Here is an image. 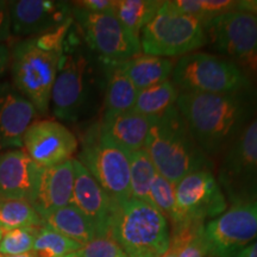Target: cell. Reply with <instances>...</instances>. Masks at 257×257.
Listing matches in <instances>:
<instances>
[{
  "label": "cell",
  "mask_w": 257,
  "mask_h": 257,
  "mask_svg": "<svg viewBox=\"0 0 257 257\" xmlns=\"http://www.w3.org/2000/svg\"><path fill=\"white\" fill-rule=\"evenodd\" d=\"M176 108L205 155L216 156L229 149L257 114V91L180 93Z\"/></svg>",
  "instance_id": "6da1fadb"
},
{
  "label": "cell",
  "mask_w": 257,
  "mask_h": 257,
  "mask_svg": "<svg viewBox=\"0 0 257 257\" xmlns=\"http://www.w3.org/2000/svg\"><path fill=\"white\" fill-rule=\"evenodd\" d=\"M72 25L73 18L41 36L19 40L10 51L12 85L41 114L49 112L64 41Z\"/></svg>",
  "instance_id": "7a4b0ae2"
},
{
  "label": "cell",
  "mask_w": 257,
  "mask_h": 257,
  "mask_svg": "<svg viewBox=\"0 0 257 257\" xmlns=\"http://www.w3.org/2000/svg\"><path fill=\"white\" fill-rule=\"evenodd\" d=\"M144 150L157 174L176 185L199 170H211L213 162L199 148L178 108L152 118Z\"/></svg>",
  "instance_id": "3957f363"
},
{
  "label": "cell",
  "mask_w": 257,
  "mask_h": 257,
  "mask_svg": "<svg viewBox=\"0 0 257 257\" xmlns=\"http://www.w3.org/2000/svg\"><path fill=\"white\" fill-rule=\"evenodd\" d=\"M96 81L94 61L70 28L51 91L50 108L54 117L69 123L86 117L94 102Z\"/></svg>",
  "instance_id": "277c9868"
},
{
  "label": "cell",
  "mask_w": 257,
  "mask_h": 257,
  "mask_svg": "<svg viewBox=\"0 0 257 257\" xmlns=\"http://www.w3.org/2000/svg\"><path fill=\"white\" fill-rule=\"evenodd\" d=\"M110 232L127 257H161L170 242L166 217L149 202L134 198L113 205Z\"/></svg>",
  "instance_id": "5b68a950"
},
{
  "label": "cell",
  "mask_w": 257,
  "mask_h": 257,
  "mask_svg": "<svg viewBox=\"0 0 257 257\" xmlns=\"http://www.w3.org/2000/svg\"><path fill=\"white\" fill-rule=\"evenodd\" d=\"M207 32L197 18L162 2L156 15L143 29L140 42L147 55L173 57L187 55L206 43Z\"/></svg>",
  "instance_id": "8992f818"
},
{
  "label": "cell",
  "mask_w": 257,
  "mask_h": 257,
  "mask_svg": "<svg viewBox=\"0 0 257 257\" xmlns=\"http://www.w3.org/2000/svg\"><path fill=\"white\" fill-rule=\"evenodd\" d=\"M172 82L181 93L226 94L252 87L236 63L205 53L182 56L173 69Z\"/></svg>",
  "instance_id": "52a82bcc"
},
{
  "label": "cell",
  "mask_w": 257,
  "mask_h": 257,
  "mask_svg": "<svg viewBox=\"0 0 257 257\" xmlns=\"http://www.w3.org/2000/svg\"><path fill=\"white\" fill-rule=\"evenodd\" d=\"M76 160L91 173L114 204L131 198L130 154L108 140L99 123L86 130Z\"/></svg>",
  "instance_id": "ba28073f"
},
{
  "label": "cell",
  "mask_w": 257,
  "mask_h": 257,
  "mask_svg": "<svg viewBox=\"0 0 257 257\" xmlns=\"http://www.w3.org/2000/svg\"><path fill=\"white\" fill-rule=\"evenodd\" d=\"M72 15L74 27L101 63H121L140 55V38L123 27L114 12L95 14L73 5Z\"/></svg>",
  "instance_id": "9c48e42d"
},
{
  "label": "cell",
  "mask_w": 257,
  "mask_h": 257,
  "mask_svg": "<svg viewBox=\"0 0 257 257\" xmlns=\"http://www.w3.org/2000/svg\"><path fill=\"white\" fill-rule=\"evenodd\" d=\"M217 180L233 205L257 201V114L224 153Z\"/></svg>",
  "instance_id": "30bf717a"
},
{
  "label": "cell",
  "mask_w": 257,
  "mask_h": 257,
  "mask_svg": "<svg viewBox=\"0 0 257 257\" xmlns=\"http://www.w3.org/2000/svg\"><path fill=\"white\" fill-rule=\"evenodd\" d=\"M214 46L239 69L257 75V16L233 10L206 25ZM246 75V74H245Z\"/></svg>",
  "instance_id": "8fae6325"
},
{
  "label": "cell",
  "mask_w": 257,
  "mask_h": 257,
  "mask_svg": "<svg viewBox=\"0 0 257 257\" xmlns=\"http://www.w3.org/2000/svg\"><path fill=\"white\" fill-rule=\"evenodd\" d=\"M257 239V201L233 205L202 231V245L211 257H229Z\"/></svg>",
  "instance_id": "7c38bea8"
},
{
  "label": "cell",
  "mask_w": 257,
  "mask_h": 257,
  "mask_svg": "<svg viewBox=\"0 0 257 257\" xmlns=\"http://www.w3.org/2000/svg\"><path fill=\"white\" fill-rule=\"evenodd\" d=\"M175 219L173 227L185 223H204L226 210V199L212 170H199L175 185Z\"/></svg>",
  "instance_id": "4fadbf2b"
},
{
  "label": "cell",
  "mask_w": 257,
  "mask_h": 257,
  "mask_svg": "<svg viewBox=\"0 0 257 257\" xmlns=\"http://www.w3.org/2000/svg\"><path fill=\"white\" fill-rule=\"evenodd\" d=\"M78 138L56 120L32 121L23 136L22 149L40 167H53L72 160L78 152Z\"/></svg>",
  "instance_id": "5bb4252c"
},
{
  "label": "cell",
  "mask_w": 257,
  "mask_h": 257,
  "mask_svg": "<svg viewBox=\"0 0 257 257\" xmlns=\"http://www.w3.org/2000/svg\"><path fill=\"white\" fill-rule=\"evenodd\" d=\"M11 35L18 38L41 36L70 21L73 5L54 0L8 2Z\"/></svg>",
  "instance_id": "9a60e30c"
},
{
  "label": "cell",
  "mask_w": 257,
  "mask_h": 257,
  "mask_svg": "<svg viewBox=\"0 0 257 257\" xmlns=\"http://www.w3.org/2000/svg\"><path fill=\"white\" fill-rule=\"evenodd\" d=\"M74 185L70 204L78 207L94 224L96 236L110 233L114 202L91 173L76 159H73Z\"/></svg>",
  "instance_id": "2e32d148"
},
{
  "label": "cell",
  "mask_w": 257,
  "mask_h": 257,
  "mask_svg": "<svg viewBox=\"0 0 257 257\" xmlns=\"http://www.w3.org/2000/svg\"><path fill=\"white\" fill-rule=\"evenodd\" d=\"M36 110L12 83L0 82V153L22 149L23 136Z\"/></svg>",
  "instance_id": "e0dca14e"
},
{
  "label": "cell",
  "mask_w": 257,
  "mask_h": 257,
  "mask_svg": "<svg viewBox=\"0 0 257 257\" xmlns=\"http://www.w3.org/2000/svg\"><path fill=\"white\" fill-rule=\"evenodd\" d=\"M74 185L73 159L61 165L42 167L30 202L41 218L70 204Z\"/></svg>",
  "instance_id": "ac0fdd59"
},
{
  "label": "cell",
  "mask_w": 257,
  "mask_h": 257,
  "mask_svg": "<svg viewBox=\"0 0 257 257\" xmlns=\"http://www.w3.org/2000/svg\"><path fill=\"white\" fill-rule=\"evenodd\" d=\"M41 169L23 149L0 153V198L30 201Z\"/></svg>",
  "instance_id": "d6986e66"
},
{
  "label": "cell",
  "mask_w": 257,
  "mask_h": 257,
  "mask_svg": "<svg viewBox=\"0 0 257 257\" xmlns=\"http://www.w3.org/2000/svg\"><path fill=\"white\" fill-rule=\"evenodd\" d=\"M100 128L108 140L131 154L143 150L149 134L152 118L135 110L126 112H104Z\"/></svg>",
  "instance_id": "ffe728a7"
},
{
  "label": "cell",
  "mask_w": 257,
  "mask_h": 257,
  "mask_svg": "<svg viewBox=\"0 0 257 257\" xmlns=\"http://www.w3.org/2000/svg\"><path fill=\"white\" fill-rule=\"evenodd\" d=\"M118 64L138 92L167 81L174 69V63L170 59L147 54H140Z\"/></svg>",
  "instance_id": "44dd1931"
},
{
  "label": "cell",
  "mask_w": 257,
  "mask_h": 257,
  "mask_svg": "<svg viewBox=\"0 0 257 257\" xmlns=\"http://www.w3.org/2000/svg\"><path fill=\"white\" fill-rule=\"evenodd\" d=\"M42 220L43 225L82 246L96 237V229L92 220L72 204L50 212Z\"/></svg>",
  "instance_id": "7402d4cb"
},
{
  "label": "cell",
  "mask_w": 257,
  "mask_h": 257,
  "mask_svg": "<svg viewBox=\"0 0 257 257\" xmlns=\"http://www.w3.org/2000/svg\"><path fill=\"white\" fill-rule=\"evenodd\" d=\"M105 74V112L134 110L138 89L123 73L118 63H101Z\"/></svg>",
  "instance_id": "603a6c76"
},
{
  "label": "cell",
  "mask_w": 257,
  "mask_h": 257,
  "mask_svg": "<svg viewBox=\"0 0 257 257\" xmlns=\"http://www.w3.org/2000/svg\"><path fill=\"white\" fill-rule=\"evenodd\" d=\"M179 94V89L175 87L174 83L167 80L138 92L134 110L148 118L157 117L175 107Z\"/></svg>",
  "instance_id": "cb8c5ba5"
},
{
  "label": "cell",
  "mask_w": 257,
  "mask_h": 257,
  "mask_svg": "<svg viewBox=\"0 0 257 257\" xmlns=\"http://www.w3.org/2000/svg\"><path fill=\"white\" fill-rule=\"evenodd\" d=\"M161 3L156 0H117L114 15L127 31L140 38L143 29L156 15Z\"/></svg>",
  "instance_id": "d4e9b609"
},
{
  "label": "cell",
  "mask_w": 257,
  "mask_h": 257,
  "mask_svg": "<svg viewBox=\"0 0 257 257\" xmlns=\"http://www.w3.org/2000/svg\"><path fill=\"white\" fill-rule=\"evenodd\" d=\"M42 225L43 220L29 200L0 198V229L4 232Z\"/></svg>",
  "instance_id": "484cf974"
},
{
  "label": "cell",
  "mask_w": 257,
  "mask_h": 257,
  "mask_svg": "<svg viewBox=\"0 0 257 257\" xmlns=\"http://www.w3.org/2000/svg\"><path fill=\"white\" fill-rule=\"evenodd\" d=\"M157 174L155 166L146 150L130 154L131 198L150 204V188Z\"/></svg>",
  "instance_id": "4316f807"
},
{
  "label": "cell",
  "mask_w": 257,
  "mask_h": 257,
  "mask_svg": "<svg viewBox=\"0 0 257 257\" xmlns=\"http://www.w3.org/2000/svg\"><path fill=\"white\" fill-rule=\"evenodd\" d=\"M81 248L79 243L43 225L38 230L30 253L34 257H62Z\"/></svg>",
  "instance_id": "83f0119b"
},
{
  "label": "cell",
  "mask_w": 257,
  "mask_h": 257,
  "mask_svg": "<svg viewBox=\"0 0 257 257\" xmlns=\"http://www.w3.org/2000/svg\"><path fill=\"white\" fill-rule=\"evenodd\" d=\"M169 3L180 12L200 21L205 29L213 19L226 12L233 11L237 6V2L231 0H176Z\"/></svg>",
  "instance_id": "f1b7e54d"
},
{
  "label": "cell",
  "mask_w": 257,
  "mask_h": 257,
  "mask_svg": "<svg viewBox=\"0 0 257 257\" xmlns=\"http://www.w3.org/2000/svg\"><path fill=\"white\" fill-rule=\"evenodd\" d=\"M40 227H21V229L6 231L0 239V256H18L30 253Z\"/></svg>",
  "instance_id": "f546056e"
},
{
  "label": "cell",
  "mask_w": 257,
  "mask_h": 257,
  "mask_svg": "<svg viewBox=\"0 0 257 257\" xmlns=\"http://www.w3.org/2000/svg\"><path fill=\"white\" fill-rule=\"evenodd\" d=\"M150 204L155 206L166 219L174 223L175 219V185L156 174L150 188Z\"/></svg>",
  "instance_id": "4dcf8cb0"
},
{
  "label": "cell",
  "mask_w": 257,
  "mask_h": 257,
  "mask_svg": "<svg viewBox=\"0 0 257 257\" xmlns=\"http://www.w3.org/2000/svg\"><path fill=\"white\" fill-rule=\"evenodd\" d=\"M79 252L81 257H121L125 255L111 236V232L104 236H96L91 242L83 245Z\"/></svg>",
  "instance_id": "1f68e13d"
},
{
  "label": "cell",
  "mask_w": 257,
  "mask_h": 257,
  "mask_svg": "<svg viewBox=\"0 0 257 257\" xmlns=\"http://www.w3.org/2000/svg\"><path fill=\"white\" fill-rule=\"evenodd\" d=\"M73 4L74 6L87 10L89 12L106 14V12H114L115 0H81Z\"/></svg>",
  "instance_id": "d6a6232c"
},
{
  "label": "cell",
  "mask_w": 257,
  "mask_h": 257,
  "mask_svg": "<svg viewBox=\"0 0 257 257\" xmlns=\"http://www.w3.org/2000/svg\"><path fill=\"white\" fill-rule=\"evenodd\" d=\"M11 22L8 2L0 0V44H5L11 38Z\"/></svg>",
  "instance_id": "836d02e7"
},
{
  "label": "cell",
  "mask_w": 257,
  "mask_h": 257,
  "mask_svg": "<svg viewBox=\"0 0 257 257\" xmlns=\"http://www.w3.org/2000/svg\"><path fill=\"white\" fill-rule=\"evenodd\" d=\"M201 236L189 242L180 253V257H205L206 252H205L204 245H202Z\"/></svg>",
  "instance_id": "e575fe53"
},
{
  "label": "cell",
  "mask_w": 257,
  "mask_h": 257,
  "mask_svg": "<svg viewBox=\"0 0 257 257\" xmlns=\"http://www.w3.org/2000/svg\"><path fill=\"white\" fill-rule=\"evenodd\" d=\"M10 64V49L6 44H0V76Z\"/></svg>",
  "instance_id": "d590c367"
},
{
  "label": "cell",
  "mask_w": 257,
  "mask_h": 257,
  "mask_svg": "<svg viewBox=\"0 0 257 257\" xmlns=\"http://www.w3.org/2000/svg\"><path fill=\"white\" fill-rule=\"evenodd\" d=\"M229 257H257V240L255 243L250 244V245L245 246V248L232 253Z\"/></svg>",
  "instance_id": "8d00e7d4"
},
{
  "label": "cell",
  "mask_w": 257,
  "mask_h": 257,
  "mask_svg": "<svg viewBox=\"0 0 257 257\" xmlns=\"http://www.w3.org/2000/svg\"><path fill=\"white\" fill-rule=\"evenodd\" d=\"M236 10L246 11L257 16V0H243V2H237Z\"/></svg>",
  "instance_id": "74e56055"
},
{
  "label": "cell",
  "mask_w": 257,
  "mask_h": 257,
  "mask_svg": "<svg viewBox=\"0 0 257 257\" xmlns=\"http://www.w3.org/2000/svg\"><path fill=\"white\" fill-rule=\"evenodd\" d=\"M62 257H81V255H80L79 251H76V252L69 253V255H66V256H62Z\"/></svg>",
  "instance_id": "f35d334b"
},
{
  "label": "cell",
  "mask_w": 257,
  "mask_h": 257,
  "mask_svg": "<svg viewBox=\"0 0 257 257\" xmlns=\"http://www.w3.org/2000/svg\"><path fill=\"white\" fill-rule=\"evenodd\" d=\"M0 257H34L31 253H24V255H18V256H0Z\"/></svg>",
  "instance_id": "ab89813d"
},
{
  "label": "cell",
  "mask_w": 257,
  "mask_h": 257,
  "mask_svg": "<svg viewBox=\"0 0 257 257\" xmlns=\"http://www.w3.org/2000/svg\"><path fill=\"white\" fill-rule=\"evenodd\" d=\"M3 234H4V231H3L2 229H0V239H2V237H3Z\"/></svg>",
  "instance_id": "60d3db41"
},
{
  "label": "cell",
  "mask_w": 257,
  "mask_h": 257,
  "mask_svg": "<svg viewBox=\"0 0 257 257\" xmlns=\"http://www.w3.org/2000/svg\"><path fill=\"white\" fill-rule=\"evenodd\" d=\"M121 257H127V256H125V255H124V256H121Z\"/></svg>",
  "instance_id": "b9f144b4"
}]
</instances>
